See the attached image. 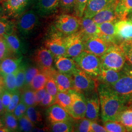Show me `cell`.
Segmentation results:
<instances>
[{
    "label": "cell",
    "mask_w": 132,
    "mask_h": 132,
    "mask_svg": "<svg viewBox=\"0 0 132 132\" xmlns=\"http://www.w3.org/2000/svg\"><path fill=\"white\" fill-rule=\"evenodd\" d=\"M97 89L102 121H118L119 115L126 107L125 101L110 86L101 83Z\"/></svg>",
    "instance_id": "1"
},
{
    "label": "cell",
    "mask_w": 132,
    "mask_h": 132,
    "mask_svg": "<svg viewBox=\"0 0 132 132\" xmlns=\"http://www.w3.org/2000/svg\"><path fill=\"white\" fill-rule=\"evenodd\" d=\"M101 68L120 71L126 61L122 48L120 45L113 44L100 57Z\"/></svg>",
    "instance_id": "2"
},
{
    "label": "cell",
    "mask_w": 132,
    "mask_h": 132,
    "mask_svg": "<svg viewBox=\"0 0 132 132\" xmlns=\"http://www.w3.org/2000/svg\"><path fill=\"white\" fill-rule=\"evenodd\" d=\"M73 59L81 70L93 78L98 77L101 69L100 57L84 51Z\"/></svg>",
    "instance_id": "3"
},
{
    "label": "cell",
    "mask_w": 132,
    "mask_h": 132,
    "mask_svg": "<svg viewBox=\"0 0 132 132\" xmlns=\"http://www.w3.org/2000/svg\"><path fill=\"white\" fill-rule=\"evenodd\" d=\"M39 15L36 11L30 10L25 11L19 17L16 29L23 38L30 36L39 24Z\"/></svg>",
    "instance_id": "4"
},
{
    "label": "cell",
    "mask_w": 132,
    "mask_h": 132,
    "mask_svg": "<svg viewBox=\"0 0 132 132\" xmlns=\"http://www.w3.org/2000/svg\"><path fill=\"white\" fill-rule=\"evenodd\" d=\"M73 81V90L87 94L94 90L95 83L93 78L78 67L71 75Z\"/></svg>",
    "instance_id": "5"
},
{
    "label": "cell",
    "mask_w": 132,
    "mask_h": 132,
    "mask_svg": "<svg viewBox=\"0 0 132 132\" xmlns=\"http://www.w3.org/2000/svg\"><path fill=\"white\" fill-rule=\"evenodd\" d=\"M122 72V75L118 81L113 85L110 86L113 92L125 101L126 106H132V77L123 71Z\"/></svg>",
    "instance_id": "6"
},
{
    "label": "cell",
    "mask_w": 132,
    "mask_h": 132,
    "mask_svg": "<svg viewBox=\"0 0 132 132\" xmlns=\"http://www.w3.org/2000/svg\"><path fill=\"white\" fill-rule=\"evenodd\" d=\"M81 20L77 16L63 14L55 22V28L64 35L68 36L77 32L80 28Z\"/></svg>",
    "instance_id": "7"
},
{
    "label": "cell",
    "mask_w": 132,
    "mask_h": 132,
    "mask_svg": "<svg viewBox=\"0 0 132 132\" xmlns=\"http://www.w3.org/2000/svg\"><path fill=\"white\" fill-rule=\"evenodd\" d=\"M64 35L55 28V30L50 33L45 41V47L52 53L54 58L65 56L66 47Z\"/></svg>",
    "instance_id": "8"
},
{
    "label": "cell",
    "mask_w": 132,
    "mask_h": 132,
    "mask_svg": "<svg viewBox=\"0 0 132 132\" xmlns=\"http://www.w3.org/2000/svg\"><path fill=\"white\" fill-rule=\"evenodd\" d=\"M68 92L71 97V107L68 113L75 120L84 118L87 107L85 95L73 89Z\"/></svg>",
    "instance_id": "9"
},
{
    "label": "cell",
    "mask_w": 132,
    "mask_h": 132,
    "mask_svg": "<svg viewBox=\"0 0 132 132\" xmlns=\"http://www.w3.org/2000/svg\"><path fill=\"white\" fill-rule=\"evenodd\" d=\"M66 47L65 56L72 59L85 50V40L80 31L66 36L64 38Z\"/></svg>",
    "instance_id": "10"
},
{
    "label": "cell",
    "mask_w": 132,
    "mask_h": 132,
    "mask_svg": "<svg viewBox=\"0 0 132 132\" xmlns=\"http://www.w3.org/2000/svg\"><path fill=\"white\" fill-rule=\"evenodd\" d=\"M33 0H4L3 3V12L7 18L19 17L27 10Z\"/></svg>",
    "instance_id": "11"
},
{
    "label": "cell",
    "mask_w": 132,
    "mask_h": 132,
    "mask_svg": "<svg viewBox=\"0 0 132 132\" xmlns=\"http://www.w3.org/2000/svg\"><path fill=\"white\" fill-rule=\"evenodd\" d=\"M113 44L99 36H94L85 40L84 51L101 57Z\"/></svg>",
    "instance_id": "12"
},
{
    "label": "cell",
    "mask_w": 132,
    "mask_h": 132,
    "mask_svg": "<svg viewBox=\"0 0 132 132\" xmlns=\"http://www.w3.org/2000/svg\"><path fill=\"white\" fill-rule=\"evenodd\" d=\"M85 95L87 103L85 118L95 121L99 118L100 107L98 94L94 90Z\"/></svg>",
    "instance_id": "13"
},
{
    "label": "cell",
    "mask_w": 132,
    "mask_h": 132,
    "mask_svg": "<svg viewBox=\"0 0 132 132\" xmlns=\"http://www.w3.org/2000/svg\"><path fill=\"white\" fill-rule=\"evenodd\" d=\"M54 57L50 51L45 47L37 49L33 55L34 62L42 71H48L53 69Z\"/></svg>",
    "instance_id": "14"
},
{
    "label": "cell",
    "mask_w": 132,
    "mask_h": 132,
    "mask_svg": "<svg viewBox=\"0 0 132 132\" xmlns=\"http://www.w3.org/2000/svg\"><path fill=\"white\" fill-rule=\"evenodd\" d=\"M47 117L51 124L71 121L72 118L64 109L56 103L53 104L47 109Z\"/></svg>",
    "instance_id": "15"
},
{
    "label": "cell",
    "mask_w": 132,
    "mask_h": 132,
    "mask_svg": "<svg viewBox=\"0 0 132 132\" xmlns=\"http://www.w3.org/2000/svg\"><path fill=\"white\" fill-rule=\"evenodd\" d=\"M52 76L56 84L58 92H66L73 89V81L72 76L63 73L52 69L48 72Z\"/></svg>",
    "instance_id": "16"
},
{
    "label": "cell",
    "mask_w": 132,
    "mask_h": 132,
    "mask_svg": "<svg viewBox=\"0 0 132 132\" xmlns=\"http://www.w3.org/2000/svg\"><path fill=\"white\" fill-rule=\"evenodd\" d=\"M113 3L114 0H88L85 8L84 17L92 18L94 15Z\"/></svg>",
    "instance_id": "17"
},
{
    "label": "cell",
    "mask_w": 132,
    "mask_h": 132,
    "mask_svg": "<svg viewBox=\"0 0 132 132\" xmlns=\"http://www.w3.org/2000/svg\"><path fill=\"white\" fill-rule=\"evenodd\" d=\"M54 58L55 66L60 72L71 76L78 68L74 59L70 57L62 56Z\"/></svg>",
    "instance_id": "18"
},
{
    "label": "cell",
    "mask_w": 132,
    "mask_h": 132,
    "mask_svg": "<svg viewBox=\"0 0 132 132\" xmlns=\"http://www.w3.org/2000/svg\"><path fill=\"white\" fill-rule=\"evenodd\" d=\"M60 0H38L35 11L40 16H47L55 13L59 7Z\"/></svg>",
    "instance_id": "19"
},
{
    "label": "cell",
    "mask_w": 132,
    "mask_h": 132,
    "mask_svg": "<svg viewBox=\"0 0 132 132\" xmlns=\"http://www.w3.org/2000/svg\"><path fill=\"white\" fill-rule=\"evenodd\" d=\"M117 4V3H113L103 10H101L92 19L97 24L107 22H118V20L115 11Z\"/></svg>",
    "instance_id": "20"
},
{
    "label": "cell",
    "mask_w": 132,
    "mask_h": 132,
    "mask_svg": "<svg viewBox=\"0 0 132 132\" xmlns=\"http://www.w3.org/2000/svg\"><path fill=\"white\" fill-rule=\"evenodd\" d=\"M22 56L9 57L0 61V75L4 77L6 75L15 72L22 62Z\"/></svg>",
    "instance_id": "21"
},
{
    "label": "cell",
    "mask_w": 132,
    "mask_h": 132,
    "mask_svg": "<svg viewBox=\"0 0 132 132\" xmlns=\"http://www.w3.org/2000/svg\"><path fill=\"white\" fill-rule=\"evenodd\" d=\"M117 37L123 41L132 39V21L128 20H119L115 24Z\"/></svg>",
    "instance_id": "22"
},
{
    "label": "cell",
    "mask_w": 132,
    "mask_h": 132,
    "mask_svg": "<svg viewBox=\"0 0 132 132\" xmlns=\"http://www.w3.org/2000/svg\"><path fill=\"white\" fill-rule=\"evenodd\" d=\"M116 22H107L97 24L98 33L97 36L104 38L109 42L116 44V38L117 37L115 24Z\"/></svg>",
    "instance_id": "23"
},
{
    "label": "cell",
    "mask_w": 132,
    "mask_h": 132,
    "mask_svg": "<svg viewBox=\"0 0 132 132\" xmlns=\"http://www.w3.org/2000/svg\"><path fill=\"white\" fill-rule=\"evenodd\" d=\"M80 32L85 40L88 38L97 36L98 29L97 24L92 18L83 17L81 20Z\"/></svg>",
    "instance_id": "24"
},
{
    "label": "cell",
    "mask_w": 132,
    "mask_h": 132,
    "mask_svg": "<svg viewBox=\"0 0 132 132\" xmlns=\"http://www.w3.org/2000/svg\"><path fill=\"white\" fill-rule=\"evenodd\" d=\"M122 71H115L101 68L97 78L102 83L111 86L118 81L122 75Z\"/></svg>",
    "instance_id": "25"
},
{
    "label": "cell",
    "mask_w": 132,
    "mask_h": 132,
    "mask_svg": "<svg viewBox=\"0 0 132 132\" xmlns=\"http://www.w3.org/2000/svg\"><path fill=\"white\" fill-rule=\"evenodd\" d=\"M115 11L118 21L127 19L129 14L132 12V0H119Z\"/></svg>",
    "instance_id": "26"
},
{
    "label": "cell",
    "mask_w": 132,
    "mask_h": 132,
    "mask_svg": "<svg viewBox=\"0 0 132 132\" xmlns=\"http://www.w3.org/2000/svg\"><path fill=\"white\" fill-rule=\"evenodd\" d=\"M11 51L18 56L21 55L23 52V44L18 36L14 33L3 35Z\"/></svg>",
    "instance_id": "27"
},
{
    "label": "cell",
    "mask_w": 132,
    "mask_h": 132,
    "mask_svg": "<svg viewBox=\"0 0 132 132\" xmlns=\"http://www.w3.org/2000/svg\"><path fill=\"white\" fill-rule=\"evenodd\" d=\"M126 129L127 132H132V107L126 106L118 116V121Z\"/></svg>",
    "instance_id": "28"
},
{
    "label": "cell",
    "mask_w": 132,
    "mask_h": 132,
    "mask_svg": "<svg viewBox=\"0 0 132 132\" xmlns=\"http://www.w3.org/2000/svg\"><path fill=\"white\" fill-rule=\"evenodd\" d=\"M49 76L47 72L41 71L33 78L29 87L35 92L45 88Z\"/></svg>",
    "instance_id": "29"
},
{
    "label": "cell",
    "mask_w": 132,
    "mask_h": 132,
    "mask_svg": "<svg viewBox=\"0 0 132 132\" xmlns=\"http://www.w3.org/2000/svg\"><path fill=\"white\" fill-rule=\"evenodd\" d=\"M5 124V127L7 128L10 132L19 131V126L17 118L13 113L6 111L2 117Z\"/></svg>",
    "instance_id": "30"
},
{
    "label": "cell",
    "mask_w": 132,
    "mask_h": 132,
    "mask_svg": "<svg viewBox=\"0 0 132 132\" xmlns=\"http://www.w3.org/2000/svg\"><path fill=\"white\" fill-rule=\"evenodd\" d=\"M69 113L71 105V95L69 92H58L55 97V103Z\"/></svg>",
    "instance_id": "31"
},
{
    "label": "cell",
    "mask_w": 132,
    "mask_h": 132,
    "mask_svg": "<svg viewBox=\"0 0 132 132\" xmlns=\"http://www.w3.org/2000/svg\"><path fill=\"white\" fill-rule=\"evenodd\" d=\"M35 92L31 89L29 86L25 87L21 95V100L23 101L28 107L30 106H36Z\"/></svg>",
    "instance_id": "32"
},
{
    "label": "cell",
    "mask_w": 132,
    "mask_h": 132,
    "mask_svg": "<svg viewBox=\"0 0 132 132\" xmlns=\"http://www.w3.org/2000/svg\"><path fill=\"white\" fill-rule=\"evenodd\" d=\"M16 29V24L13 21L7 17L0 18V35L10 34L14 33Z\"/></svg>",
    "instance_id": "33"
},
{
    "label": "cell",
    "mask_w": 132,
    "mask_h": 132,
    "mask_svg": "<svg viewBox=\"0 0 132 132\" xmlns=\"http://www.w3.org/2000/svg\"><path fill=\"white\" fill-rule=\"evenodd\" d=\"M49 129L54 132H73V124L71 121L54 123L51 124Z\"/></svg>",
    "instance_id": "34"
},
{
    "label": "cell",
    "mask_w": 132,
    "mask_h": 132,
    "mask_svg": "<svg viewBox=\"0 0 132 132\" xmlns=\"http://www.w3.org/2000/svg\"><path fill=\"white\" fill-rule=\"evenodd\" d=\"M16 71L3 77L5 89L10 91L12 94L18 90L16 85Z\"/></svg>",
    "instance_id": "35"
},
{
    "label": "cell",
    "mask_w": 132,
    "mask_h": 132,
    "mask_svg": "<svg viewBox=\"0 0 132 132\" xmlns=\"http://www.w3.org/2000/svg\"><path fill=\"white\" fill-rule=\"evenodd\" d=\"M25 115L33 123L34 125H37L43 121L42 114L35 106L28 107Z\"/></svg>",
    "instance_id": "36"
},
{
    "label": "cell",
    "mask_w": 132,
    "mask_h": 132,
    "mask_svg": "<svg viewBox=\"0 0 132 132\" xmlns=\"http://www.w3.org/2000/svg\"><path fill=\"white\" fill-rule=\"evenodd\" d=\"M27 69V65L24 63H21L18 69L16 71V85L18 90H21L24 86L26 73Z\"/></svg>",
    "instance_id": "37"
},
{
    "label": "cell",
    "mask_w": 132,
    "mask_h": 132,
    "mask_svg": "<svg viewBox=\"0 0 132 132\" xmlns=\"http://www.w3.org/2000/svg\"><path fill=\"white\" fill-rule=\"evenodd\" d=\"M92 120L84 118L76 119L73 124V132H91Z\"/></svg>",
    "instance_id": "38"
},
{
    "label": "cell",
    "mask_w": 132,
    "mask_h": 132,
    "mask_svg": "<svg viewBox=\"0 0 132 132\" xmlns=\"http://www.w3.org/2000/svg\"><path fill=\"white\" fill-rule=\"evenodd\" d=\"M104 127L108 132H127L122 124L117 121H107L104 122Z\"/></svg>",
    "instance_id": "39"
},
{
    "label": "cell",
    "mask_w": 132,
    "mask_h": 132,
    "mask_svg": "<svg viewBox=\"0 0 132 132\" xmlns=\"http://www.w3.org/2000/svg\"><path fill=\"white\" fill-rule=\"evenodd\" d=\"M13 54L5 38L0 35V61L6 57L12 56Z\"/></svg>",
    "instance_id": "40"
},
{
    "label": "cell",
    "mask_w": 132,
    "mask_h": 132,
    "mask_svg": "<svg viewBox=\"0 0 132 132\" xmlns=\"http://www.w3.org/2000/svg\"><path fill=\"white\" fill-rule=\"evenodd\" d=\"M18 120L19 131L21 132H31L34 128V125L28 118L24 115L23 117L19 118Z\"/></svg>",
    "instance_id": "41"
},
{
    "label": "cell",
    "mask_w": 132,
    "mask_h": 132,
    "mask_svg": "<svg viewBox=\"0 0 132 132\" xmlns=\"http://www.w3.org/2000/svg\"><path fill=\"white\" fill-rule=\"evenodd\" d=\"M40 71V69L35 67H30L29 68H27L26 73L24 86H29L33 78Z\"/></svg>",
    "instance_id": "42"
},
{
    "label": "cell",
    "mask_w": 132,
    "mask_h": 132,
    "mask_svg": "<svg viewBox=\"0 0 132 132\" xmlns=\"http://www.w3.org/2000/svg\"><path fill=\"white\" fill-rule=\"evenodd\" d=\"M45 88L47 93L54 96H56L58 92L55 80L52 76L50 75L45 86Z\"/></svg>",
    "instance_id": "43"
},
{
    "label": "cell",
    "mask_w": 132,
    "mask_h": 132,
    "mask_svg": "<svg viewBox=\"0 0 132 132\" xmlns=\"http://www.w3.org/2000/svg\"><path fill=\"white\" fill-rule=\"evenodd\" d=\"M88 0H76L74 11L76 16L79 18H82Z\"/></svg>",
    "instance_id": "44"
},
{
    "label": "cell",
    "mask_w": 132,
    "mask_h": 132,
    "mask_svg": "<svg viewBox=\"0 0 132 132\" xmlns=\"http://www.w3.org/2000/svg\"><path fill=\"white\" fill-rule=\"evenodd\" d=\"M21 93L20 90H17L16 92L12 93V97L10 100V104L8 106L6 111L7 112H9L10 113H13L14 109L16 107L17 105L21 100Z\"/></svg>",
    "instance_id": "45"
},
{
    "label": "cell",
    "mask_w": 132,
    "mask_h": 132,
    "mask_svg": "<svg viewBox=\"0 0 132 132\" xmlns=\"http://www.w3.org/2000/svg\"><path fill=\"white\" fill-rule=\"evenodd\" d=\"M27 108L28 107L26 106V105L20 100L19 103L14 109V111L12 113H13L15 117L17 118V119H19V118H22L24 115H25Z\"/></svg>",
    "instance_id": "46"
},
{
    "label": "cell",
    "mask_w": 132,
    "mask_h": 132,
    "mask_svg": "<svg viewBox=\"0 0 132 132\" xmlns=\"http://www.w3.org/2000/svg\"><path fill=\"white\" fill-rule=\"evenodd\" d=\"M76 0H60L59 7L65 12L74 10Z\"/></svg>",
    "instance_id": "47"
},
{
    "label": "cell",
    "mask_w": 132,
    "mask_h": 132,
    "mask_svg": "<svg viewBox=\"0 0 132 132\" xmlns=\"http://www.w3.org/2000/svg\"><path fill=\"white\" fill-rule=\"evenodd\" d=\"M55 97L56 96H53L47 92L44 97L39 104V105L44 107L52 106L55 103Z\"/></svg>",
    "instance_id": "48"
},
{
    "label": "cell",
    "mask_w": 132,
    "mask_h": 132,
    "mask_svg": "<svg viewBox=\"0 0 132 132\" xmlns=\"http://www.w3.org/2000/svg\"><path fill=\"white\" fill-rule=\"evenodd\" d=\"M12 94L11 92L5 89L1 96L2 103L5 110V111H6L7 109L8 108V106L10 104V100L12 97Z\"/></svg>",
    "instance_id": "49"
},
{
    "label": "cell",
    "mask_w": 132,
    "mask_h": 132,
    "mask_svg": "<svg viewBox=\"0 0 132 132\" xmlns=\"http://www.w3.org/2000/svg\"><path fill=\"white\" fill-rule=\"evenodd\" d=\"M46 93H47V90L46 88H45L35 91V95L36 106L39 105L40 103L43 98L44 97Z\"/></svg>",
    "instance_id": "50"
},
{
    "label": "cell",
    "mask_w": 132,
    "mask_h": 132,
    "mask_svg": "<svg viewBox=\"0 0 132 132\" xmlns=\"http://www.w3.org/2000/svg\"><path fill=\"white\" fill-rule=\"evenodd\" d=\"M122 48L126 61L132 64V47H128L120 45Z\"/></svg>",
    "instance_id": "51"
},
{
    "label": "cell",
    "mask_w": 132,
    "mask_h": 132,
    "mask_svg": "<svg viewBox=\"0 0 132 132\" xmlns=\"http://www.w3.org/2000/svg\"><path fill=\"white\" fill-rule=\"evenodd\" d=\"M91 132H107L104 126H102L95 121H92L91 123Z\"/></svg>",
    "instance_id": "52"
},
{
    "label": "cell",
    "mask_w": 132,
    "mask_h": 132,
    "mask_svg": "<svg viewBox=\"0 0 132 132\" xmlns=\"http://www.w3.org/2000/svg\"><path fill=\"white\" fill-rule=\"evenodd\" d=\"M122 71L125 73L132 77V64L126 61L123 68Z\"/></svg>",
    "instance_id": "53"
},
{
    "label": "cell",
    "mask_w": 132,
    "mask_h": 132,
    "mask_svg": "<svg viewBox=\"0 0 132 132\" xmlns=\"http://www.w3.org/2000/svg\"><path fill=\"white\" fill-rule=\"evenodd\" d=\"M5 110L2 103L1 97L0 96V117H2L5 112Z\"/></svg>",
    "instance_id": "54"
},
{
    "label": "cell",
    "mask_w": 132,
    "mask_h": 132,
    "mask_svg": "<svg viewBox=\"0 0 132 132\" xmlns=\"http://www.w3.org/2000/svg\"><path fill=\"white\" fill-rule=\"evenodd\" d=\"M49 128L44 127L42 128H34L32 130L31 132H46V131H50Z\"/></svg>",
    "instance_id": "55"
},
{
    "label": "cell",
    "mask_w": 132,
    "mask_h": 132,
    "mask_svg": "<svg viewBox=\"0 0 132 132\" xmlns=\"http://www.w3.org/2000/svg\"><path fill=\"white\" fill-rule=\"evenodd\" d=\"M121 45L124 46L128 47H132V39L130 40H128V41H123L121 44Z\"/></svg>",
    "instance_id": "56"
},
{
    "label": "cell",
    "mask_w": 132,
    "mask_h": 132,
    "mask_svg": "<svg viewBox=\"0 0 132 132\" xmlns=\"http://www.w3.org/2000/svg\"><path fill=\"white\" fill-rule=\"evenodd\" d=\"M5 89L4 83H0V96H1Z\"/></svg>",
    "instance_id": "57"
},
{
    "label": "cell",
    "mask_w": 132,
    "mask_h": 132,
    "mask_svg": "<svg viewBox=\"0 0 132 132\" xmlns=\"http://www.w3.org/2000/svg\"><path fill=\"white\" fill-rule=\"evenodd\" d=\"M10 132V130L5 127L0 128V132Z\"/></svg>",
    "instance_id": "58"
},
{
    "label": "cell",
    "mask_w": 132,
    "mask_h": 132,
    "mask_svg": "<svg viewBox=\"0 0 132 132\" xmlns=\"http://www.w3.org/2000/svg\"><path fill=\"white\" fill-rule=\"evenodd\" d=\"M5 127V124L3 118H0V128Z\"/></svg>",
    "instance_id": "59"
},
{
    "label": "cell",
    "mask_w": 132,
    "mask_h": 132,
    "mask_svg": "<svg viewBox=\"0 0 132 132\" xmlns=\"http://www.w3.org/2000/svg\"><path fill=\"white\" fill-rule=\"evenodd\" d=\"M3 12H3V9L0 7V18H1L2 17H2V15H3Z\"/></svg>",
    "instance_id": "60"
},
{
    "label": "cell",
    "mask_w": 132,
    "mask_h": 132,
    "mask_svg": "<svg viewBox=\"0 0 132 132\" xmlns=\"http://www.w3.org/2000/svg\"><path fill=\"white\" fill-rule=\"evenodd\" d=\"M0 83H4L3 82V78L1 75H0Z\"/></svg>",
    "instance_id": "61"
},
{
    "label": "cell",
    "mask_w": 132,
    "mask_h": 132,
    "mask_svg": "<svg viewBox=\"0 0 132 132\" xmlns=\"http://www.w3.org/2000/svg\"><path fill=\"white\" fill-rule=\"evenodd\" d=\"M128 20H130V21H132V14L131 15H130V16H129V17L128 18Z\"/></svg>",
    "instance_id": "62"
},
{
    "label": "cell",
    "mask_w": 132,
    "mask_h": 132,
    "mask_svg": "<svg viewBox=\"0 0 132 132\" xmlns=\"http://www.w3.org/2000/svg\"><path fill=\"white\" fill-rule=\"evenodd\" d=\"M114 1H116V2H117V3H118V1H119V0H114Z\"/></svg>",
    "instance_id": "63"
},
{
    "label": "cell",
    "mask_w": 132,
    "mask_h": 132,
    "mask_svg": "<svg viewBox=\"0 0 132 132\" xmlns=\"http://www.w3.org/2000/svg\"><path fill=\"white\" fill-rule=\"evenodd\" d=\"M2 1H4V0H2Z\"/></svg>",
    "instance_id": "64"
}]
</instances>
